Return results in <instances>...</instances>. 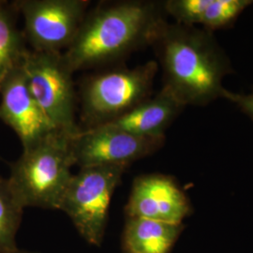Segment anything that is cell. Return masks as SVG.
<instances>
[{"label":"cell","mask_w":253,"mask_h":253,"mask_svg":"<svg viewBox=\"0 0 253 253\" xmlns=\"http://www.w3.org/2000/svg\"><path fill=\"white\" fill-rule=\"evenodd\" d=\"M165 136L142 137L110 126L81 129L71 137L74 165L79 168L96 165L129 166L163 147Z\"/></svg>","instance_id":"cell-8"},{"label":"cell","mask_w":253,"mask_h":253,"mask_svg":"<svg viewBox=\"0 0 253 253\" xmlns=\"http://www.w3.org/2000/svg\"><path fill=\"white\" fill-rule=\"evenodd\" d=\"M24 209L11 190L8 178L0 175V253H13L19 250L16 235Z\"/></svg>","instance_id":"cell-14"},{"label":"cell","mask_w":253,"mask_h":253,"mask_svg":"<svg viewBox=\"0 0 253 253\" xmlns=\"http://www.w3.org/2000/svg\"><path fill=\"white\" fill-rule=\"evenodd\" d=\"M163 4L123 0L101 2L87 12L73 43L63 53L73 73L113 63L153 44L163 18Z\"/></svg>","instance_id":"cell-1"},{"label":"cell","mask_w":253,"mask_h":253,"mask_svg":"<svg viewBox=\"0 0 253 253\" xmlns=\"http://www.w3.org/2000/svg\"><path fill=\"white\" fill-rule=\"evenodd\" d=\"M159 64L116 68L85 80L81 89V121L88 129L105 125L150 98Z\"/></svg>","instance_id":"cell-4"},{"label":"cell","mask_w":253,"mask_h":253,"mask_svg":"<svg viewBox=\"0 0 253 253\" xmlns=\"http://www.w3.org/2000/svg\"><path fill=\"white\" fill-rule=\"evenodd\" d=\"M184 225L144 217H126L122 233L123 253H170Z\"/></svg>","instance_id":"cell-12"},{"label":"cell","mask_w":253,"mask_h":253,"mask_svg":"<svg viewBox=\"0 0 253 253\" xmlns=\"http://www.w3.org/2000/svg\"><path fill=\"white\" fill-rule=\"evenodd\" d=\"M71 137L57 131L9 163V186L23 208L58 210L73 174Z\"/></svg>","instance_id":"cell-3"},{"label":"cell","mask_w":253,"mask_h":253,"mask_svg":"<svg viewBox=\"0 0 253 253\" xmlns=\"http://www.w3.org/2000/svg\"><path fill=\"white\" fill-rule=\"evenodd\" d=\"M27 86L47 118L61 132L73 136L81 130L76 123V92L73 73L63 53L28 50L23 62Z\"/></svg>","instance_id":"cell-6"},{"label":"cell","mask_w":253,"mask_h":253,"mask_svg":"<svg viewBox=\"0 0 253 253\" xmlns=\"http://www.w3.org/2000/svg\"><path fill=\"white\" fill-rule=\"evenodd\" d=\"M0 120L16 133L23 151L59 131L31 95L23 64L9 73L1 85Z\"/></svg>","instance_id":"cell-9"},{"label":"cell","mask_w":253,"mask_h":253,"mask_svg":"<svg viewBox=\"0 0 253 253\" xmlns=\"http://www.w3.org/2000/svg\"><path fill=\"white\" fill-rule=\"evenodd\" d=\"M18 16L13 2L0 0V88L9 73L23 64L29 50Z\"/></svg>","instance_id":"cell-13"},{"label":"cell","mask_w":253,"mask_h":253,"mask_svg":"<svg viewBox=\"0 0 253 253\" xmlns=\"http://www.w3.org/2000/svg\"><path fill=\"white\" fill-rule=\"evenodd\" d=\"M23 32L32 51L64 53L73 43L90 5L88 0H16Z\"/></svg>","instance_id":"cell-7"},{"label":"cell","mask_w":253,"mask_h":253,"mask_svg":"<svg viewBox=\"0 0 253 253\" xmlns=\"http://www.w3.org/2000/svg\"><path fill=\"white\" fill-rule=\"evenodd\" d=\"M184 108L180 101L163 87L153 98H148L125 115L102 126L142 137H163Z\"/></svg>","instance_id":"cell-11"},{"label":"cell","mask_w":253,"mask_h":253,"mask_svg":"<svg viewBox=\"0 0 253 253\" xmlns=\"http://www.w3.org/2000/svg\"><path fill=\"white\" fill-rule=\"evenodd\" d=\"M32 253V252H27V251H22V250H17L15 253Z\"/></svg>","instance_id":"cell-17"},{"label":"cell","mask_w":253,"mask_h":253,"mask_svg":"<svg viewBox=\"0 0 253 253\" xmlns=\"http://www.w3.org/2000/svg\"><path fill=\"white\" fill-rule=\"evenodd\" d=\"M221 98H225L227 100H231L232 102L237 104L247 115L253 118V93L237 94L225 89L223 91Z\"/></svg>","instance_id":"cell-16"},{"label":"cell","mask_w":253,"mask_h":253,"mask_svg":"<svg viewBox=\"0 0 253 253\" xmlns=\"http://www.w3.org/2000/svg\"><path fill=\"white\" fill-rule=\"evenodd\" d=\"M128 167L96 165L73 174L58 210L65 212L82 237L100 247L107 227L111 200Z\"/></svg>","instance_id":"cell-5"},{"label":"cell","mask_w":253,"mask_h":253,"mask_svg":"<svg viewBox=\"0 0 253 253\" xmlns=\"http://www.w3.org/2000/svg\"><path fill=\"white\" fill-rule=\"evenodd\" d=\"M253 3L252 0H210L200 25L208 31L223 28L233 23Z\"/></svg>","instance_id":"cell-15"},{"label":"cell","mask_w":253,"mask_h":253,"mask_svg":"<svg viewBox=\"0 0 253 253\" xmlns=\"http://www.w3.org/2000/svg\"><path fill=\"white\" fill-rule=\"evenodd\" d=\"M152 45L163 67V87L184 106L222 97L230 65L208 30L165 22Z\"/></svg>","instance_id":"cell-2"},{"label":"cell","mask_w":253,"mask_h":253,"mask_svg":"<svg viewBox=\"0 0 253 253\" xmlns=\"http://www.w3.org/2000/svg\"><path fill=\"white\" fill-rule=\"evenodd\" d=\"M125 217L182 224L191 213L190 201L172 177L162 173L139 175L125 206Z\"/></svg>","instance_id":"cell-10"}]
</instances>
